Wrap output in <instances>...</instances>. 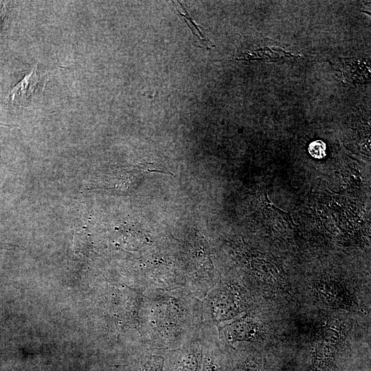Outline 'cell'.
Masks as SVG:
<instances>
[{"mask_svg": "<svg viewBox=\"0 0 371 371\" xmlns=\"http://www.w3.org/2000/svg\"><path fill=\"white\" fill-rule=\"evenodd\" d=\"M326 146L322 140H315L308 147L309 154L315 159H322L326 155Z\"/></svg>", "mask_w": 371, "mask_h": 371, "instance_id": "7", "label": "cell"}, {"mask_svg": "<svg viewBox=\"0 0 371 371\" xmlns=\"http://www.w3.org/2000/svg\"><path fill=\"white\" fill-rule=\"evenodd\" d=\"M233 371H262L261 361L251 353L239 354L234 360Z\"/></svg>", "mask_w": 371, "mask_h": 371, "instance_id": "6", "label": "cell"}, {"mask_svg": "<svg viewBox=\"0 0 371 371\" xmlns=\"http://www.w3.org/2000/svg\"><path fill=\"white\" fill-rule=\"evenodd\" d=\"M203 333L180 347L164 352V371H201L203 361Z\"/></svg>", "mask_w": 371, "mask_h": 371, "instance_id": "2", "label": "cell"}, {"mask_svg": "<svg viewBox=\"0 0 371 371\" xmlns=\"http://www.w3.org/2000/svg\"><path fill=\"white\" fill-rule=\"evenodd\" d=\"M181 6L182 7V9H183V11H184V14L181 13V12L178 10L179 14L181 16H182L183 19H184L185 22H186V23L188 24V25L190 27V29H191L192 33H193L194 34L196 35V32H197L199 33V35L200 38H201V40L203 41V42L207 43V40L203 37L202 33H201V31L198 29L197 25H195V23H194V21L192 20V19H190V17L189 16L187 12L185 10L184 8L181 5Z\"/></svg>", "mask_w": 371, "mask_h": 371, "instance_id": "8", "label": "cell"}, {"mask_svg": "<svg viewBox=\"0 0 371 371\" xmlns=\"http://www.w3.org/2000/svg\"><path fill=\"white\" fill-rule=\"evenodd\" d=\"M40 82L41 75L36 65L21 82L11 89L8 98L12 102L14 100H25L34 95Z\"/></svg>", "mask_w": 371, "mask_h": 371, "instance_id": "4", "label": "cell"}, {"mask_svg": "<svg viewBox=\"0 0 371 371\" xmlns=\"http://www.w3.org/2000/svg\"><path fill=\"white\" fill-rule=\"evenodd\" d=\"M139 324L145 350L164 354L180 347L201 332V301L185 286L145 290Z\"/></svg>", "mask_w": 371, "mask_h": 371, "instance_id": "1", "label": "cell"}, {"mask_svg": "<svg viewBox=\"0 0 371 371\" xmlns=\"http://www.w3.org/2000/svg\"><path fill=\"white\" fill-rule=\"evenodd\" d=\"M203 361L201 371H233L211 341L210 330L202 328Z\"/></svg>", "mask_w": 371, "mask_h": 371, "instance_id": "3", "label": "cell"}, {"mask_svg": "<svg viewBox=\"0 0 371 371\" xmlns=\"http://www.w3.org/2000/svg\"><path fill=\"white\" fill-rule=\"evenodd\" d=\"M163 353L144 350L138 354L133 371H164Z\"/></svg>", "mask_w": 371, "mask_h": 371, "instance_id": "5", "label": "cell"}]
</instances>
